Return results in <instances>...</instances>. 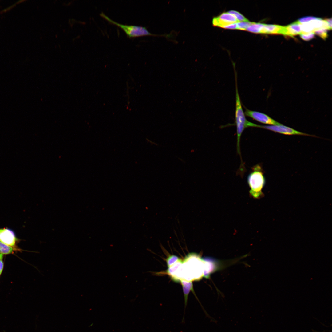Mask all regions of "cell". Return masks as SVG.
I'll return each instance as SVG.
<instances>
[{
  "mask_svg": "<svg viewBox=\"0 0 332 332\" xmlns=\"http://www.w3.org/2000/svg\"><path fill=\"white\" fill-rule=\"evenodd\" d=\"M18 239L16 237L14 232L10 229L0 228V241L8 245L15 247Z\"/></svg>",
  "mask_w": 332,
  "mask_h": 332,
  "instance_id": "cell-7",
  "label": "cell"
},
{
  "mask_svg": "<svg viewBox=\"0 0 332 332\" xmlns=\"http://www.w3.org/2000/svg\"><path fill=\"white\" fill-rule=\"evenodd\" d=\"M300 35L301 38L303 40L305 41H309L311 39L314 37L315 34L314 33H301Z\"/></svg>",
  "mask_w": 332,
  "mask_h": 332,
  "instance_id": "cell-18",
  "label": "cell"
},
{
  "mask_svg": "<svg viewBox=\"0 0 332 332\" xmlns=\"http://www.w3.org/2000/svg\"><path fill=\"white\" fill-rule=\"evenodd\" d=\"M252 170L247 179L250 188L249 193L254 198L258 199L263 194L262 190L265 183V179L262 168L259 165L254 166Z\"/></svg>",
  "mask_w": 332,
  "mask_h": 332,
  "instance_id": "cell-2",
  "label": "cell"
},
{
  "mask_svg": "<svg viewBox=\"0 0 332 332\" xmlns=\"http://www.w3.org/2000/svg\"><path fill=\"white\" fill-rule=\"evenodd\" d=\"M21 249L5 244L0 241V253L2 255L13 254L15 251H20Z\"/></svg>",
  "mask_w": 332,
  "mask_h": 332,
  "instance_id": "cell-12",
  "label": "cell"
},
{
  "mask_svg": "<svg viewBox=\"0 0 332 332\" xmlns=\"http://www.w3.org/2000/svg\"><path fill=\"white\" fill-rule=\"evenodd\" d=\"M330 30L332 28V19L331 18L327 19L325 20Z\"/></svg>",
  "mask_w": 332,
  "mask_h": 332,
  "instance_id": "cell-22",
  "label": "cell"
},
{
  "mask_svg": "<svg viewBox=\"0 0 332 332\" xmlns=\"http://www.w3.org/2000/svg\"><path fill=\"white\" fill-rule=\"evenodd\" d=\"M327 30L325 29H321L315 31L314 32L316 34L322 39H325L327 37Z\"/></svg>",
  "mask_w": 332,
  "mask_h": 332,
  "instance_id": "cell-17",
  "label": "cell"
},
{
  "mask_svg": "<svg viewBox=\"0 0 332 332\" xmlns=\"http://www.w3.org/2000/svg\"><path fill=\"white\" fill-rule=\"evenodd\" d=\"M235 77L236 90L235 119L237 130V148L238 154L240 155V137L243 131L245 128L248 127H257L258 124L250 122L246 119L245 115L243 109L238 91L236 74H235Z\"/></svg>",
  "mask_w": 332,
  "mask_h": 332,
  "instance_id": "cell-1",
  "label": "cell"
},
{
  "mask_svg": "<svg viewBox=\"0 0 332 332\" xmlns=\"http://www.w3.org/2000/svg\"><path fill=\"white\" fill-rule=\"evenodd\" d=\"M181 283L182 285L184 298V309L183 318L182 319L181 323L185 322V310L186 306H187L188 297L190 291L193 292L194 293V290L193 288L192 283L191 281L188 282L183 280H180Z\"/></svg>",
  "mask_w": 332,
  "mask_h": 332,
  "instance_id": "cell-10",
  "label": "cell"
},
{
  "mask_svg": "<svg viewBox=\"0 0 332 332\" xmlns=\"http://www.w3.org/2000/svg\"><path fill=\"white\" fill-rule=\"evenodd\" d=\"M179 259L178 257L175 255H172L169 256L166 260L168 267H170L177 262Z\"/></svg>",
  "mask_w": 332,
  "mask_h": 332,
  "instance_id": "cell-15",
  "label": "cell"
},
{
  "mask_svg": "<svg viewBox=\"0 0 332 332\" xmlns=\"http://www.w3.org/2000/svg\"><path fill=\"white\" fill-rule=\"evenodd\" d=\"M234 15L238 22H247L249 20L239 12L234 10H231L228 12Z\"/></svg>",
  "mask_w": 332,
  "mask_h": 332,
  "instance_id": "cell-14",
  "label": "cell"
},
{
  "mask_svg": "<svg viewBox=\"0 0 332 332\" xmlns=\"http://www.w3.org/2000/svg\"><path fill=\"white\" fill-rule=\"evenodd\" d=\"M258 128H262L281 134L288 135H301L313 136L306 133L297 131L282 124L278 125L264 126L258 125Z\"/></svg>",
  "mask_w": 332,
  "mask_h": 332,
  "instance_id": "cell-4",
  "label": "cell"
},
{
  "mask_svg": "<svg viewBox=\"0 0 332 332\" xmlns=\"http://www.w3.org/2000/svg\"><path fill=\"white\" fill-rule=\"evenodd\" d=\"M286 35L292 37L302 33L300 24L297 21L285 26Z\"/></svg>",
  "mask_w": 332,
  "mask_h": 332,
  "instance_id": "cell-11",
  "label": "cell"
},
{
  "mask_svg": "<svg viewBox=\"0 0 332 332\" xmlns=\"http://www.w3.org/2000/svg\"><path fill=\"white\" fill-rule=\"evenodd\" d=\"M238 21L233 14L227 12H224L212 19L213 26L223 28L228 25L238 22Z\"/></svg>",
  "mask_w": 332,
  "mask_h": 332,
  "instance_id": "cell-6",
  "label": "cell"
},
{
  "mask_svg": "<svg viewBox=\"0 0 332 332\" xmlns=\"http://www.w3.org/2000/svg\"><path fill=\"white\" fill-rule=\"evenodd\" d=\"M223 28L230 29H237V23H233L228 25L223 26Z\"/></svg>",
  "mask_w": 332,
  "mask_h": 332,
  "instance_id": "cell-20",
  "label": "cell"
},
{
  "mask_svg": "<svg viewBox=\"0 0 332 332\" xmlns=\"http://www.w3.org/2000/svg\"><path fill=\"white\" fill-rule=\"evenodd\" d=\"M15 5V4H14L10 6V7H9L5 9L4 10H3V11H2V12H6V11H8V10H9L10 9H11L12 8H13V7H14V6Z\"/></svg>",
  "mask_w": 332,
  "mask_h": 332,
  "instance_id": "cell-23",
  "label": "cell"
},
{
  "mask_svg": "<svg viewBox=\"0 0 332 332\" xmlns=\"http://www.w3.org/2000/svg\"><path fill=\"white\" fill-rule=\"evenodd\" d=\"M264 24L261 23L251 22V24L246 29V30L251 32L262 34Z\"/></svg>",
  "mask_w": 332,
  "mask_h": 332,
  "instance_id": "cell-13",
  "label": "cell"
},
{
  "mask_svg": "<svg viewBox=\"0 0 332 332\" xmlns=\"http://www.w3.org/2000/svg\"><path fill=\"white\" fill-rule=\"evenodd\" d=\"M285 26L277 25L264 24L262 34L286 35Z\"/></svg>",
  "mask_w": 332,
  "mask_h": 332,
  "instance_id": "cell-9",
  "label": "cell"
},
{
  "mask_svg": "<svg viewBox=\"0 0 332 332\" xmlns=\"http://www.w3.org/2000/svg\"><path fill=\"white\" fill-rule=\"evenodd\" d=\"M202 259L203 262V276L206 278H209L211 274L221 268V263L214 259L206 258Z\"/></svg>",
  "mask_w": 332,
  "mask_h": 332,
  "instance_id": "cell-8",
  "label": "cell"
},
{
  "mask_svg": "<svg viewBox=\"0 0 332 332\" xmlns=\"http://www.w3.org/2000/svg\"><path fill=\"white\" fill-rule=\"evenodd\" d=\"M3 259V255L0 253V277L2 273L4 267Z\"/></svg>",
  "mask_w": 332,
  "mask_h": 332,
  "instance_id": "cell-21",
  "label": "cell"
},
{
  "mask_svg": "<svg viewBox=\"0 0 332 332\" xmlns=\"http://www.w3.org/2000/svg\"><path fill=\"white\" fill-rule=\"evenodd\" d=\"M251 22H239L237 23L238 30H246V29L251 24Z\"/></svg>",
  "mask_w": 332,
  "mask_h": 332,
  "instance_id": "cell-16",
  "label": "cell"
},
{
  "mask_svg": "<svg viewBox=\"0 0 332 332\" xmlns=\"http://www.w3.org/2000/svg\"><path fill=\"white\" fill-rule=\"evenodd\" d=\"M317 18L312 16H307L300 18L297 21L300 24H302L308 22L312 20L316 19Z\"/></svg>",
  "mask_w": 332,
  "mask_h": 332,
  "instance_id": "cell-19",
  "label": "cell"
},
{
  "mask_svg": "<svg viewBox=\"0 0 332 332\" xmlns=\"http://www.w3.org/2000/svg\"><path fill=\"white\" fill-rule=\"evenodd\" d=\"M244 114L245 115L264 124L271 125L281 124L267 115L259 112L252 111L246 109Z\"/></svg>",
  "mask_w": 332,
  "mask_h": 332,
  "instance_id": "cell-5",
  "label": "cell"
},
{
  "mask_svg": "<svg viewBox=\"0 0 332 332\" xmlns=\"http://www.w3.org/2000/svg\"><path fill=\"white\" fill-rule=\"evenodd\" d=\"M100 15L111 23L114 24L121 28L125 33L130 38L144 36H161L170 38L172 34L157 35L152 34L145 27L141 26L123 25L113 20L103 12L100 14Z\"/></svg>",
  "mask_w": 332,
  "mask_h": 332,
  "instance_id": "cell-3",
  "label": "cell"
}]
</instances>
